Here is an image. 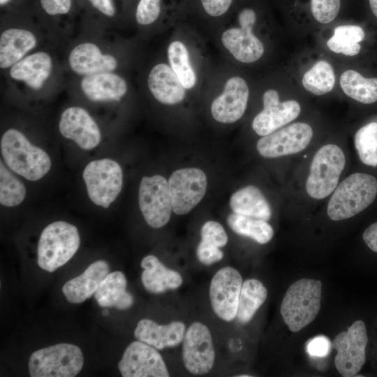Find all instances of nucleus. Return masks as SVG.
Returning a JSON list of instances; mask_svg holds the SVG:
<instances>
[{"label": "nucleus", "instance_id": "f257e3e1", "mask_svg": "<svg viewBox=\"0 0 377 377\" xmlns=\"http://www.w3.org/2000/svg\"><path fill=\"white\" fill-rule=\"evenodd\" d=\"M1 153L6 165L29 181L43 177L52 166L49 155L29 142L20 131L10 128L1 138Z\"/></svg>", "mask_w": 377, "mask_h": 377}, {"label": "nucleus", "instance_id": "f03ea898", "mask_svg": "<svg viewBox=\"0 0 377 377\" xmlns=\"http://www.w3.org/2000/svg\"><path fill=\"white\" fill-rule=\"evenodd\" d=\"M376 195L375 177L366 173H353L334 189L327 205V215L332 221L351 218L370 205Z\"/></svg>", "mask_w": 377, "mask_h": 377}, {"label": "nucleus", "instance_id": "7ed1b4c3", "mask_svg": "<svg viewBox=\"0 0 377 377\" xmlns=\"http://www.w3.org/2000/svg\"><path fill=\"white\" fill-rule=\"evenodd\" d=\"M322 282L302 279L292 283L281 302L283 320L293 332L310 324L317 316L321 302Z\"/></svg>", "mask_w": 377, "mask_h": 377}, {"label": "nucleus", "instance_id": "20e7f679", "mask_svg": "<svg viewBox=\"0 0 377 377\" xmlns=\"http://www.w3.org/2000/svg\"><path fill=\"white\" fill-rule=\"evenodd\" d=\"M77 228L66 221H54L42 231L38 243L37 263L49 272L65 265L79 249Z\"/></svg>", "mask_w": 377, "mask_h": 377}, {"label": "nucleus", "instance_id": "39448f33", "mask_svg": "<svg viewBox=\"0 0 377 377\" xmlns=\"http://www.w3.org/2000/svg\"><path fill=\"white\" fill-rule=\"evenodd\" d=\"M84 364L80 348L73 344L58 343L34 351L29 360L31 377H73Z\"/></svg>", "mask_w": 377, "mask_h": 377}, {"label": "nucleus", "instance_id": "423d86ee", "mask_svg": "<svg viewBox=\"0 0 377 377\" xmlns=\"http://www.w3.org/2000/svg\"><path fill=\"white\" fill-rule=\"evenodd\" d=\"M345 163L344 154L337 145L328 144L320 148L311 163L306 182L307 193L318 200L331 194L338 185Z\"/></svg>", "mask_w": 377, "mask_h": 377}, {"label": "nucleus", "instance_id": "0eeeda50", "mask_svg": "<svg viewBox=\"0 0 377 377\" xmlns=\"http://www.w3.org/2000/svg\"><path fill=\"white\" fill-rule=\"evenodd\" d=\"M82 177L90 200L103 208L109 207L121 191L123 172L114 160L103 158L89 162Z\"/></svg>", "mask_w": 377, "mask_h": 377}, {"label": "nucleus", "instance_id": "6e6552de", "mask_svg": "<svg viewBox=\"0 0 377 377\" xmlns=\"http://www.w3.org/2000/svg\"><path fill=\"white\" fill-rule=\"evenodd\" d=\"M367 342V328L361 320L335 337L332 342V346L337 350L334 365L342 376H355L361 370L366 361Z\"/></svg>", "mask_w": 377, "mask_h": 377}, {"label": "nucleus", "instance_id": "1a4fd4ad", "mask_svg": "<svg viewBox=\"0 0 377 377\" xmlns=\"http://www.w3.org/2000/svg\"><path fill=\"white\" fill-rule=\"evenodd\" d=\"M138 202L150 227L159 228L165 226L172 211L166 179L161 175L143 177L139 186Z\"/></svg>", "mask_w": 377, "mask_h": 377}, {"label": "nucleus", "instance_id": "9d476101", "mask_svg": "<svg viewBox=\"0 0 377 377\" xmlns=\"http://www.w3.org/2000/svg\"><path fill=\"white\" fill-rule=\"evenodd\" d=\"M207 186L206 175L199 168H186L175 171L168 180L172 211L178 215L188 213L202 200Z\"/></svg>", "mask_w": 377, "mask_h": 377}, {"label": "nucleus", "instance_id": "9b49d317", "mask_svg": "<svg viewBox=\"0 0 377 377\" xmlns=\"http://www.w3.org/2000/svg\"><path fill=\"white\" fill-rule=\"evenodd\" d=\"M182 360L192 374H205L212 369L215 360L212 338L208 327L202 323L194 322L185 332Z\"/></svg>", "mask_w": 377, "mask_h": 377}, {"label": "nucleus", "instance_id": "f8f14e48", "mask_svg": "<svg viewBox=\"0 0 377 377\" xmlns=\"http://www.w3.org/2000/svg\"><path fill=\"white\" fill-rule=\"evenodd\" d=\"M240 273L232 267L219 269L209 286V299L214 313L221 319L230 322L236 318L242 286Z\"/></svg>", "mask_w": 377, "mask_h": 377}, {"label": "nucleus", "instance_id": "ddd939ff", "mask_svg": "<svg viewBox=\"0 0 377 377\" xmlns=\"http://www.w3.org/2000/svg\"><path fill=\"white\" fill-rule=\"evenodd\" d=\"M312 137L313 130L309 124L297 122L263 136L256 148L263 157L277 158L302 151Z\"/></svg>", "mask_w": 377, "mask_h": 377}, {"label": "nucleus", "instance_id": "4468645a", "mask_svg": "<svg viewBox=\"0 0 377 377\" xmlns=\"http://www.w3.org/2000/svg\"><path fill=\"white\" fill-rule=\"evenodd\" d=\"M124 377H168L165 363L153 346L140 341L131 343L118 363Z\"/></svg>", "mask_w": 377, "mask_h": 377}, {"label": "nucleus", "instance_id": "2eb2a0df", "mask_svg": "<svg viewBox=\"0 0 377 377\" xmlns=\"http://www.w3.org/2000/svg\"><path fill=\"white\" fill-rule=\"evenodd\" d=\"M263 110L253 120L252 128L260 136L272 133L295 119L300 113L299 103L294 100L281 102L274 89L263 96Z\"/></svg>", "mask_w": 377, "mask_h": 377}, {"label": "nucleus", "instance_id": "dca6fc26", "mask_svg": "<svg viewBox=\"0 0 377 377\" xmlns=\"http://www.w3.org/2000/svg\"><path fill=\"white\" fill-rule=\"evenodd\" d=\"M59 128L64 138L73 140L84 150L96 147L101 141L98 125L89 113L80 107H71L63 112Z\"/></svg>", "mask_w": 377, "mask_h": 377}, {"label": "nucleus", "instance_id": "f3484780", "mask_svg": "<svg viewBox=\"0 0 377 377\" xmlns=\"http://www.w3.org/2000/svg\"><path fill=\"white\" fill-rule=\"evenodd\" d=\"M249 95V87L243 78L238 76L230 78L222 94L212 104L211 112L214 119L224 124L239 120L246 110Z\"/></svg>", "mask_w": 377, "mask_h": 377}, {"label": "nucleus", "instance_id": "a211bd4d", "mask_svg": "<svg viewBox=\"0 0 377 377\" xmlns=\"http://www.w3.org/2000/svg\"><path fill=\"white\" fill-rule=\"evenodd\" d=\"M109 271L110 266L105 260H96L80 275L68 281L62 287V293L68 302L82 303L95 294Z\"/></svg>", "mask_w": 377, "mask_h": 377}, {"label": "nucleus", "instance_id": "6ab92c4d", "mask_svg": "<svg viewBox=\"0 0 377 377\" xmlns=\"http://www.w3.org/2000/svg\"><path fill=\"white\" fill-rule=\"evenodd\" d=\"M184 334L185 325L182 322L159 325L147 318L140 320L134 331L138 340L158 350L177 346L183 341Z\"/></svg>", "mask_w": 377, "mask_h": 377}, {"label": "nucleus", "instance_id": "aec40b11", "mask_svg": "<svg viewBox=\"0 0 377 377\" xmlns=\"http://www.w3.org/2000/svg\"><path fill=\"white\" fill-rule=\"evenodd\" d=\"M68 61L71 69L80 75H92L114 70L117 62L110 54H103L95 44L81 43L71 52Z\"/></svg>", "mask_w": 377, "mask_h": 377}, {"label": "nucleus", "instance_id": "412c9836", "mask_svg": "<svg viewBox=\"0 0 377 377\" xmlns=\"http://www.w3.org/2000/svg\"><path fill=\"white\" fill-rule=\"evenodd\" d=\"M148 87L159 102L174 105L180 103L185 96V87L172 68L165 64H158L151 70Z\"/></svg>", "mask_w": 377, "mask_h": 377}, {"label": "nucleus", "instance_id": "4be33fe9", "mask_svg": "<svg viewBox=\"0 0 377 377\" xmlns=\"http://www.w3.org/2000/svg\"><path fill=\"white\" fill-rule=\"evenodd\" d=\"M252 30L253 27L240 26L227 29L221 36L224 47L240 62L252 63L263 54V45Z\"/></svg>", "mask_w": 377, "mask_h": 377}, {"label": "nucleus", "instance_id": "5701e85b", "mask_svg": "<svg viewBox=\"0 0 377 377\" xmlns=\"http://www.w3.org/2000/svg\"><path fill=\"white\" fill-rule=\"evenodd\" d=\"M140 265L143 268L141 274L142 285L151 293L159 294L176 289L183 282L179 272L164 266L155 256H145Z\"/></svg>", "mask_w": 377, "mask_h": 377}, {"label": "nucleus", "instance_id": "b1692460", "mask_svg": "<svg viewBox=\"0 0 377 377\" xmlns=\"http://www.w3.org/2000/svg\"><path fill=\"white\" fill-rule=\"evenodd\" d=\"M81 88L93 101H119L127 91L124 80L109 72L85 76L81 81Z\"/></svg>", "mask_w": 377, "mask_h": 377}, {"label": "nucleus", "instance_id": "393cba45", "mask_svg": "<svg viewBox=\"0 0 377 377\" xmlns=\"http://www.w3.org/2000/svg\"><path fill=\"white\" fill-rule=\"evenodd\" d=\"M52 71V59L45 52L29 55L12 66L10 75L22 80L29 87L39 89L48 78Z\"/></svg>", "mask_w": 377, "mask_h": 377}, {"label": "nucleus", "instance_id": "a878e982", "mask_svg": "<svg viewBox=\"0 0 377 377\" xmlns=\"http://www.w3.org/2000/svg\"><path fill=\"white\" fill-rule=\"evenodd\" d=\"M127 281L120 271L109 273L100 284L94 298L101 307L125 310L132 306L133 295L126 291Z\"/></svg>", "mask_w": 377, "mask_h": 377}, {"label": "nucleus", "instance_id": "bb28decb", "mask_svg": "<svg viewBox=\"0 0 377 377\" xmlns=\"http://www.w3.org/2000/svg\"><path fill=\"white\" fill-rule=\"evenodd\" d=\"M230 206L233 213L269 221L272 216L271 207L256 186L249 185L235 192L230 198Z\"/></svg>", "mask_w": 377, "mask_h": 377}, {"label": "nucleus", "instance_id": "cd10ccee", "mask_svg": "<svg viewBox=\"0 0 377 377\" xmlns=\"http://www.w3.org/2000/svg\"><path fill=\"white\" fill-rule=\"evenodd\" d=\"M36 43L35 36L29 31L9 29L0 37V66L6 68L20 61Z\"/></svg>", "mask_w": 377, "mask_h": 377}, {"label": "nucleus", "instance_id": "c85d7f7f", "mask_svg": "<svg viewBox=\"0 0 377 377\" xmlns=\"http://www.w3.org/2000/svg\"><path fill=\"white\" fill-rule=\"evenodd\" d=\"M267 296L263 283L256 279L246 280L242 286L236 318L241 323L249 322Z\"/></svg>", "mask_w": 377, "mask_h": 377}, {"label": "nucleus", "instance_id": "c756f323", "mask_svg": "<svg viewBox=\"0 0 377 377\" xmlns=\"http://www.w3.org/2000/svg\"><path fill=\"white\" fill-rule=\"evenodd\" d=\"M343 91L350 98L364 104L377 101V78H365L354 70L344 71L340 77Z\"/></svg>", "mask_w": 377, "mask_h": 377}, {"label": "nucleus", "instance_id": "7c9ffc66", "mask_svg": "<svg viewBox=\"0 0 377 377\" xmlns=\"http://www.w3.org/2000/svg\"><path fill=\"white\" fill-rule=\"evenodd\" d=\"M227 222L235 233L261 244L269 242L274 236L272 227L264 220L232 213L228 216Z\"/></svg>", "mask_w": 377, "mask_h": 377}, {"label": "nucleus", "instance_id": "2f4dec72", "mask_svg": "<svg viewBox=\"0 0 377 377\" xmlns=\"http://www.w3.org/2000/svg\"><path fill=\"white\" fill-rule=\"evenodd\" d=\"M363 29L357 25H339L334 28V35L327 40L330 50L336 53L354 56L359 53V42L364 39Z\"/></svg>", "mask_w": 377, "mask_h": 377}, {"label": "nucleus", "instance_id": "473e14b6", "mask_svg": "<svg viewBox=\"0 0 377 377\" xmlns=\"http://www.w3.org/2000/svg\"><path fill=\"white\" fill-rule=\"evenodd\" d=\"M302 82L304 87L313 94H325L334 87V69L327 61L320 60L304 74Z\"/></svg>", "mask_w": 377, "mask_h": 377}, {"label": "nucleus", "instance_id": "72a5a7b5", "mask_svg": "<svg viewBox=\"0 0 377 377\" xmlns=\"http://www.w3.org/2000/svg\"><path fill=\"white\" fill-rule=\"evenodd\" d=\"M170 67L186 89H191L196 82V75L191 65L188 50L180 41L171 43L168 48Z\"/></svg>", "mask_w": 377, "mask_h": 377}, {"label": "nucleus", "instance_id": "f704fd0d", "mask_svg": "<svg viewBox=\"0 0 377 377\" xmlns=\"http://www.w3.org/2000/svg\"><path fill=\"white\" fill-rule=\"evenodd\" d=\"M26 197L24 184L0 162V203L5 207H15Z\"/></svg>", "mask_w": 377, "mask_h": 377}, {"label": "nucleus", "instance_id": "c9c22d12", "mask_svg": "<svg viewBox=\"0 0 377 377\" xmlns=\"http://www.w3.org/2000/svg\"><path fill=\"white\" fill-rule=\"evenodd\" d=\"M355 147L360 161L367 165H377V123L371 122L355 133Z\"/></svg>", "mask_w": 377, "mask_h": 377}, {"label": "nucleus", "instance_id": "e433bc0d", "mask_svg": "<svg viewBox=\"0 0 377 377\" xmlns=\"http://www.w3.org/2000/svg\"><path fill=\"white\" fill-rule=\"evenodd\" d=\"M310 15L320 24H329L339 15L342 0H308Z\"/></svg>", "mask_w": 377, "mask_h": 377}, {"label": "nucleus", "instance_id": "4c0bfd02", "mask_svg": "<svg viewBox=\"0 0 377 377\" xmlns=\"http://www.w3.org/2000/svg\"><path fill=\"white\" fill-rule=\"evenodd\" d=\"M202 241L219 248L224 246L228 240L223 227L217 221H209L204 223L200 231Z\"/></svg>", "mask_w": 377, "mask_h": 377}, {"label": "nucleus", "instance_id": "58836bf2", "mask_svg": "<svg viewBox=\"0 0 377 377\" xmlns=\"http://www.w3.org/2000/svg\"><path fill=\"white\" fill-rule=\"evenodd\" d=\"M161 11L160 0H140L136 10V20L140 24L153 23Z\"/></svg>", "mask_w": 377, "mask_h": 377}, {"label": "nucleus", "instance_id": "ea45409f", "mask_svg": "<svg viewBox=\"0 0 377 377\" xmlns=\"http://www.w3.org/2000/svg\"><path fill=\"white\" fill-rule=\"evenodd\" d=\"M196 255L198 260L207 265L215 263L223 257V253L219 247L202 240L198 244Z\"/></svg>", "mask_w": 377, "mask_h": 377}, {"label": "nucleus", "instance_id": "a19ab883", "mask_svg": "<svg viewBox=\"0 0 377 377\" xmlns=\"http://www.w3.org/2000/svg\"><path fill=\"white\" fill-rule=\"evenodd\" d=\"M232 0H201L202 5L209 15L218 17L229 9Z\"/></svg>", "mask_w": 377, "mask_h": 377}, {"label": "nucleus", "instance_id": "79ce46f5", "mask_svg": "<svg viewBox=\"0 0 377 377\" xmlns=\"http://www.w3.org/2000/svg\"><path fill=\"white\" fill-rule=\"evenodd\" d=\"M45 11L52 15L67 13L71 6V0H40Z\"/></svg>", "mask_w": 377, "mask_h": 377}, {"label": "nucleus", "instance_id": "37998d69", "mask_svg": "<svg viewBox=\"0 0 377 377\" xmlns=\"http://www.w3.org/2000/svg\"><path fill=\"white\" fill-rule=\"evenodd\" d=\"M329 350V341L323 337L313 339L307 346L309 353L313 356L323 357L328 353Z\"/></svg>", "mask_w": 377, "mask_h": 377}, {"label": "nucleus", "instance_id": "c03bdc74", "mask_svg": "<svg viewBox=\"0 0 377 377\" xmlns=\"http://www.w3.org/2000/svg\"><path fill=\"white\" fill-rule=\"evenodd\" d=\"M362 238L368 247L377 253V222L370 225L364 231Z\"/></svg>", "mask_w": 377, "mask_h": 377}, {"label": "nucleus", "instance_id": "a18cd8bd", "mask_svg": "<svg viewBox=\"0 0 377 377\" xmlns=\"http://www.w3.org/2000/svg\"><path fill=\"white\" fill-rule=\"evenodd\" d=\"M256 13L251 8L242 9L238 15V22L241 27H253L256 22Z\"/></svg>", "mask_w": 377, "mask_h": 377}, {"label": "nucleus", "instance_id": "49530a36", "mask_svg": "<svg viewBox=\"0 0 377 377\" xmlns=\"http://www.w3.org/2000/svg\"><path fill=\"white\" fill-rule=\"evenodd\" d=\"M93 6L103 14L113 16L115 13L112 0H89Z\"/></svg>", "mask_w": 377, "mask_h": 377}, {"label": "nucleus", "instance_id": "de8ad7c7", "mask_svg": "<svg viewBox=\"0 0 377 377\" xmlns=\"http://www.w3.org/2000/svg\"><path fill=\"white\" fill-rule=\"evenodd\" d=\"M368 1L372 13L377 18V0H368Z\"/></svg>", "mask_w": 377, "mask_h": 377}, {"label": "nucleus", "instance_id": "09e8293b", "mask_svg": "<svg viewBox=\"0 0 377 377\" xmlns=\"http://www.w3.org/2000/svg\"><path fill=\"white\" fill-rule=\"evenodd\" d=\"M9 0H0L1 5L6 4Z\"/></svg>", "mask_w": 377, "mask_h": 377}, {"label": "nucleus", "instance_id": "8fccbe9b", "mask_svg": "<svg viewBox=\"0 0 377 377\" xmlns=\"http://www.w3.org/2000/svg\"><path fill=\"white\" fill-rule=\"evenodd\" d=\"M108 313V312L107 310H105V311H103V316H107Z\"/></svg>", "mask_w": 377, "mask_h": 377}, {"label": "nucleus", "instance_id": "3c124183", "mask_svg": "<svg viewBox=\"0 0 377 377\" xmlns=\"http://www.w3.org/2000/svg\"><path fill=\"white\" fill-rule=\"evenodd\" d=\"M239 376V377H246V376L249 377V376H249V375H239V376Z\"/></svg>", "mask_w": 377, "mask_h": 377}]
</instances>
